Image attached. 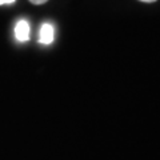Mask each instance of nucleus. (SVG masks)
I'll return each mask as SVG.
<instances>
[{
	"mask_svg": "<svg viewBox=\"0 0 160 160\" xmlns=\"http://www.w3.org/2000/svg\"><path fill=\"white\" fill-rule=\"evenodd\" d=\"M55 39V29L53 26L49 23H44L39 32V43L42 44H51Z\"/></svg>",
	"mask_w": 160,
	"mask_h": 160,
	"instance_id": "obj_1",
	"label": "nucleus"
},
{
	"mask_svg": "<svg viewBox=\"0 0 160 160\" xmlns=\"http://www.w3.org/2000/svg\"><path fill=\"white\" fill-rule=\"evenodd\" d=\"M15 38L19 42H27L29 39V24L27 20H19L15 26Z\"/></svg>",
	"mask_w": 160,
	"mask_h": 160,
	"instance_id": "obj_2",
	"label": "nucleus"
},
{
	"mask_svg": "<svg viewBox=\"0 0 160 160\" xmlns=\"http://www.w3.org/2000/svg\"><path fill=\"white\" fill-rule=\"evenodd\" d=\"M32 4H35V6H40V4H44V3H47L48 0H29Z\"/></svg>",
	"mask_w": 160,
	"mask_h": 160,
	"instance_id": "obj_3",
	"label": "nucleus"
},
{
	"mask_svg": "<svg viewBox=\"0 0 160 160\" xmlns=\"http://www.w3.org/2000/svg\"><path fill=\"white\" fill-rule=\"evenodd\" d=\"M15 0H0V6H3V4H11Z\"/></svg>",
	"mask_w": 160,
	"mask_h": 160,
	"instance_id": "obj_4",
	"label": "nucleus"
},
{
	"mask_svg": "<svg viewBox=\"0 0 160 160\" xmlns=\"http://www.w3.org/2000/svg\"><path fill=\"white\" fill-rule=\"evenodd\" d=\"M140 2H144V3H153V2H156V0H140Z\"/></svg>",
	"mask_w": 160,
	"mask_h": 160,
	"instance_id": "obj_5",
	"label": "nucleus"
}]
</instances>
